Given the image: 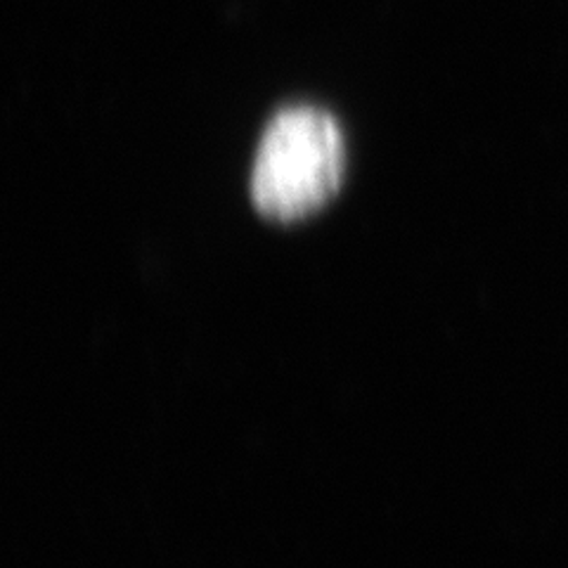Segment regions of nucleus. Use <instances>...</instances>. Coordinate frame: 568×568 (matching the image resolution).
Instances as JSON below:
<instances>
[{
  "mask_svg": "<svg viewBox=\"0 0 568 568\" xmlns=\"http://www.w3.org/2000/svg\"><path fill=\"white\" fill-rule=\"evenodd\" d=\"M344 169V133L334 116L308 104L284 106L258 142L252 202L277 223L308 219L339 192Z\"/></svg>",
  "mask_w": 568,
  "mask_h": 568,
  "instance_id": "obj_1",
  "label": "nucleus"
}]
</instances>
